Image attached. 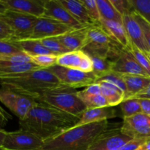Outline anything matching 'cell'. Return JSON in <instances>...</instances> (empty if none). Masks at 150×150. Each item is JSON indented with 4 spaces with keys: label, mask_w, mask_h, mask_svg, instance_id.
<instances>
[{
    "label": "cell",
    "mask_w": 150,
    "mask_h": 150,
    "mask_svg": "<svg viewBox=\"0 0 150 150\" xmlns=\"http://www.w3.org/2000/svg\"><path fill=\"white\" fill-rule=\"evenodd\" d=\"M79 120V117L37 102L27 115L19 120V126L45 141L75 127Z\"/></svg>",
    "instance_id": "1"
},
{
    "label": "cell",
    "mask_w": 150,
    "mask_h": 150,
    "mask_svg": "<svg viewBox=\"0 0 150 150\" xmlns=\"http://www.w3.org/2000/svg\"><path fill=\"white\" fill-rule=\"evenodd\" d=\"M0 86L8 88L35 101L48 91L64 87L49 69L44 68L0 76Z\"/></svg>",
    "instance_id": "2"
},
{
    "label": "cell",
    "mask_w": 150,
    "mask_h": 150,
    "mask_svg": "<svg viewBox=\"0 0 150 150\" xmlns=\"http://www.w3.org/2000/svg\"><path fill=\"white\" fill-rule=\"evenodd\" d=\"M108 127V120L73 127L44 141L39 150H88L95 139Z\"/></svg>",
    "instance_id": "3"
},
{
    "label": "cell",
    "mask_w": 150,
    "mask_h": 150,
    "mask_svg": "<svg viewBox=\"0 0 150 150\" xmlns=\"http://www.w3.org/2000/svg\"><path fill=\"white\" fill-rule=\"evenodd\" d=\"M77 92L76 89L64 86L45 92L36 101L80 118L86 107Z\"/></svg>",
    "instance_id": "4"
},
{
    "label": "cell",
    "mask_w": 150,
    "mask_h": 150,
    "mask_svg": "<svg viewBox=\"0 0 150 150\" xmlns=\"http://www.w3.org/2000/svg\"><path fill=\"white\" fill-rule=\"evenodd\" d=\"M114 42L101 24L90 26L88 29L86 44L81 51L90 57L108 58Z\"/></svg>",
    "instance_id": "5"
},
{
    "label": "cell",
    "mask_w": 150,
    "mask_h": 150,
    "mask_svg": "<svg viewBox=\"0 0 150 150\" xmlns=\"http://www.w3.org/2000/svg\"><path fill=\"white\" fill-rule=\"evenodd\" d=\"M0 18L14 32L13 40L29 39L38 18L26 13L7 10Z\"/></svg>",
    "instance_id": "6"
},
{
    "label": "cell",
    "mask_w": 150,
    "mask_h": 150,
    "mask_svg": "<svg viewBox=\"0 0 150 150\" xmlns=\"http://www.w3.org/2000/svg\"><path fill=\"white\" fill-rule=\"evenodd\" d=\"M49 69L60 83L64 86L71 89L87 87L97 82V78L93 73H85L76 69L66 68L59 65H54Z\"/></svg>",
    "instance_id": "7"
},
{
    "label": "cell",
    "mask_w": 150,
    "mask_h": 150,
    "mask_svg": "<svg viewBox=\"0 0 150 150\" xmlns=\"http://www.w3.org/2000/svg\"><path fill=\"white\" fill-rule=\"evenodd\" d=\"M0 102L19 120H23L37 103L35 100L3 86L0 87Z\"/></svg>",
    "instance_id": "8"
},
{
    "label": "cell",
    "mask_w": 150,
    "mask_h": 150,
    "mask_svg": "<svg viewBox=\"0 0 150 150\" xmlns=\"http://www.w3.org/2000/svg\"><path fill=\"white\" fill-rule=\"evenodd\" d=\"M44 141L27 130L7 132L2 147L11 150H39Z\"/></svg>",
    "instance_id": "9"
},
{
    "label": "cell",
    "mask_w": 150,
    "mask_h": 150,
    "mask_svg": "<svg viewBox=\"0 0 150 150\" xmlns=\"http://www.w3.org/2000/svg\"><path fill=\"white\" fill-rule=\"evenodd\" d=\"M132 139L121 128L107 129L95 139L88 150H120Z\"/></svg>",
    "instance_id": "10"
},
{
    "label": "cell",
    "mask_w": 150,
    "mask_h": 150,
    "mask_svg": "<svg viewBox=\"0 0 150 150\" xmlns=\"http://www.w3.org/2000/svg\"><path fill=\"white\" fill-rule=\"evenodd\" d=\"M70 29H73L54 19L42 16L38 18L29 39L41 40L45 38L58 37Z\"/></svg>",
    "instance_id": "11"
},
{
    "label": "cell",
    "mask_w": 150,
    "mask_h": 150,
    "mask_svg": "<svg viewBox=\"0 0 150 150\" xmlns=\"http://www.w3.org/2000/svg\"><path fill=\"white\" fill-rule=\"evenodd\" d=\"M120 128L123 133L131 139L150 138V116L140 113L123 119Z\"/></svg>",
    "instance_id": "12"
},
{
    "label": "cell",
    "mask_w": 150,
    "mask_h": 150,
    "mask_svg": "<svg viewBox=\"0 0 150 150\" xmlns=\"http://www.w3.org/2000/svg\"><path fill=\"white\" fill-rule=\"evenodd\" d=\"M112 71L120 74H132L148 76L127 48L122 47L112 59Z\"/></svg>",
    "instance_id": "13"
},
{
    "label": "cell",
    "mask_w": 150,
    "mask_h": 150,
    "mask_svg": "<svg viewBox=\"0 0 150 150\" xmlns=\"http://www.w3.org/2000/svg\"><path fill=\"white\" fill-rule=\"evenodd\" d=\"M43 17L54 19L70 29H81L85 27L78 22L67 9L61 4L59 0H47L45 3V11Z\"/></svg>",
    "instance_id": "14"
},
{
    "label": "cell",
    "mask_w": 150,
    "mask_h": 150,
    "mask_svg": "<svg viewBox=\"0 0 150 150\" xmlns=\"http://www.w3.org/2000/svg\"><path fill=\"white\" fill-rule=\"evenodd\" d=\"M57 65L79 70L85 73H92V62L90 57L83 51H70L58 56Z\"/></svg>",
    "instance_id": "15"
},
{
    "label": "cell",
    "mask_w": 150,
    "mask_h": 150,
    "mask_svg": "<svg viewBox=\"0 0 150 150\" xmlns=\"http://www.w3.org/2000/svg\"><path fill=\"white\" fill-rule=\"evenodd\" d=\"M122 24L130 42L144 52L149 54L150 50L145 40L142 27L133 14L122 16Z\"/></svg>",
    "instance_id": "16"
},
{
    "label": "cell",
    "mask_w": 150,
    "mask_h": 150,
    "mask_svg": "<svg viewBox=\"0 0 150 150\" xmlns=\"http://www.w3.org/2000/svg\"><path fill=\"white\" fill-rule=\"evenodd\" d=\"M8 10L31 15L37 18L43 16L45 11L44 0H1Z\"/></svg>",
    "instance_id": "17"
},
{
    "label": "cell",
    "mask_w": 150,
    "mask_h": 150,
    "mask_svg": "<svg viewBox=\"0 0 150 150\" xmlns=\"http://www.w3.org/2000/svg\"><path fill=\"white\" fill-rule=\"evenodd\" d=\"M90 26L81 29H70L66 33L57 37L63 45L70 51H81L87 38L88 29Z\"/></svg>",
    "instance_id": "18"
},
{
    "label": "cell",
    "mask_w": 150,
    "mask_h": 150,
    "mask_svg": "<svg viewBox=\"0 0 150 150\" xmlns=\"http://www.w3.org/2000/svg\"><path fill=\"white\" fill-rule=\"evenodd\" d=\"M115 117L116 111L111 107L86 108L75 127L106 121L108 119L114 118Z\"/></svg>",
    "instance_id": "19"
},
{
    "label": "cell",
    "mask_w": 150,
    "mask_h": 150,
    "mask_svg": "<svg viewBox=\"0 0 150 150\" xmlns=\"http://www.w3.org/2000/svg\"><path fill=\"white\" fill-rule=\"evenodd\" d=\"M61 4L65 7L71 16L83 26L98 25L95 23L88 13L86 7L81 1L77 0H59Z\"/></svg>",
    "instance_id": "20"
},
{
    "label": "cell",
    "mask_w": 150,
    "mask_h": 150,
    "mask_svg": "<svg viewBox=\"0 0 150 150\" xmlns=\"http://www.w3.org/2000/svg\"><path fill=\"white\" fill-rule=\"evenodd\" d=\"M100 23L105 32L113 40L125 48L130 46V41L122 23L101 19Z\"/></svg>",
    "instance_id": "21"
},
{
    "label": "cell",
    "mask_w": 150,
    "mask_h": 150,
    "mask_svg": "<svg viewBox=\"0 0 150 150\" xmlns=\"http://www.w3.org/2000/svg\"><path fill=\"white\" fill-rule=\"evenodd\" d=\"M126 86L125 99H129L142 92L150 83L149 76L139 75L122 74Z\"/></svg>",
    "instance_id": "22"
},
{
    "label": "cell",
    "mask_w": 150,
    "mask_h": 150,
    "mask_svg": "<svg viewBox=\"0 0 150 150\" xmlns=\"http://www.w3.org/2000/svg\"><path fill=\"white\" fill-rule=\"evenodd\" d=\"M101 88V95L106 99L109 107L120 105L125 98V95L119 87L108 81L98 82Z\"/></svg>",
    "instance_id": "23"
},
{
    "label": "cell",
    "mask_w": 150,
    "mask_h": 150,
    "mask_svg": "<svg viewBox=\"0 0 150 150\" xmlns=\"http://www.w3.org/2000/svg\"><path fill=\"white\" fill-rule=\"evenodd\" d=\"M16 45L19 47L23 52L26 53L29 56L45 55V54H52L44 47L40 40H37L26 39L21 40H13ZM54 55V54H53Z\"/></svg>",
    "instance_id": "24"
},
{
    "label": "cell",
    "mask_w": 150,
    "mask_h": 150,
    "mask_svg": "<svg viewBox=\"0 0 150 150\" xmlns=\"http://www.w3.org/2000/svg\"><path fill=\"white\" fill-rule=\"evenodd\" d=\"M90 58L92 62V73L97 78V81L112 72L113 62L108 58L100 57H91Z\"/></svg>",
    "instance_id": "25"
},
{
    "label": "cell",
    "mask_w": 150,
    "mask_h": 150,
    "mask_svg": "<svg viewBox=\"0 0 150 150\" xmlns=\"http://www.w3.org/2000/svg\"><path fill=\"white\" fill-rule=\"evenodd\" d=\"M101 19L122 23V16L120 14L110 0H96Z\"/></svg>",
    "instance_id": "26"
},
{
    "label": "cell",
    "mask_w": 150,
    "mask_h": 150,
    "mask_svg": "<svg viewBox=\"0 0 150 150\" xmlns=\"http://www.w3.org/2000/svg\"><path fill=\"white\" fill-rule=\"evenodd\" d=\"M77 95L86 105V108L109 107L106 99L101 94L100 95H89V94L83 93L82 91H78Z\"/></svg>",
    "instance_id": "27"
},
{
    "label": "cell",
    "mask_w": 150,
    "mask_h": 150,
    "mask_svg": "<svg viewBox=\"0 0 150 150\" xmlns=\"http://www.w3.org/2000/svg\"><path fill=\"white\" fill-rule=\"evenodd\" d=\"M132 55L134 57L136 61L138 62L141 67L144 69L148 76L150 77V57L149 54L146 52H144L142 50L138 48L136 45H133L130 42V46L127 48Z\"/></svg>",
    "instance_id": "28"
},
{
    "label": "cell",
    "mask_w": 150,
    "mask_h": 150,
    "mask_svg": "<svg viewBox=\"0 0 150 150\" xmlns=\"http://www.w3.org/2000/svg\"><path fill=\"white\" fill-rule=\"evenodd\" d=\"M120 105L122 113L123 119L129 118L142 113V108L138 99H134V98L125 99L122 102Z\"/></svg>",
    "instance_id": "29"
},
{
    "label": "cell",
    "mask_w": 150,
    "mask_h": 150,
    "mask_svg": "<svg viewBox=\"0 0 150 150\" xmlns=\"http://www.w3.org/2000/svg\"><path fill=\"white\" fill-rule=\"evenodd\" d=\"M40 42L48 51L57 57L65 53L70 52V51L62 44L57 37L42 39L41 40Z\"/></svg>",
    "instance_id": "30"
},
{
    "label": "cell",
    "mask_w": 150,
    "mask_h": 150,
    "mask_svg": "<svg viewBox=\"0 0 150 150\" xmlns=\"http://www.w3.org/2000/svg\"><path fill=\"white\" fill-rule=\"evenodd\" d=\"M32 62L41 68L48 69L57 65V56L53 54H45V55L30 56Z\"/></svg>",
    "instance_id": "31"
},
{
    "label": "cell",
    "mask_w": 150,
    "mask_h": 150,
    "mask_svg": "<svg viewBox=\"0 0 150 150\" xmlns=\"http://www.w3.org/2000/svg\"><path fill=\"white\" fill-rule=\"evenodd\" d=\"M134 10L150 24V0H132Z\"/></svg>",
    "instance_id": "32"
},
{
    "label": "cell",
    "mask_w": 150,
    "mask_h": 150,
    "mask_svg": "<svg viewBox=\"0 0 150 150\" xmlns=\"http://www.w3.org/2000/svg\"><path fill=\"white\" fill-rule=\"evenodd\" d=\"M100 81H108L113 83V84H114L115 86H117V87L120 88V89L124 92L125 95L126 86L125 84L124 79H123L122 78V75L120 74V73L112 71L111 72V73H108V74H107L106 76H104V77L99 79V80L97 81V83Z\"/></svg>",
    "instance_id": "33"
},
{
    "label": "cell",
    "mask_w": 150,
    "mask_h": 150,
    "mask_svg": "<svg viewBox=\"0 0 150 150\" xmlns=\"http://www.w3.org/2000/svg\"><path fill=\"white\" fill-rule=\"evenodd\" d=\"M81 1L95 23L96 24L100 25L101 17L96 0H82Z\"/></svg>",
    "instance_id": "34"
},
{
    "label": "cell",
    "mask_w": 150,
    "mask_h": 150,
    "mask_svg": "<svg viewBox=\"0 0 150 150\" xmlns=\"http://www.w3.org/2000/svg\"><path fill=\"white\" fill-rule=\"evenodd\" d=\"M20 53H23V51L19 48L13 40L0 39V54L10 55Z\"/></svg>",
    "instance_id": "35"
},
{
    "label": "cell",
    "mask_w": 150,
    "mask_h": 150,
    "mask_svg": "<svg viewBox=\"0 0 150 150\" xmlns=\"http://www.w3.org/2000/svg\"><path fill=\"white\" fill-rule=\"evenodd\" d=\"M110 1L122 16L132 14L134 11L132 0H110Z\"/></svg>",
    "instance_id": "36"
},
{
    "label": "cell",
    "mask_w": 150,
    "mask_h": 150,
    "mask_svg": "<svg viewBox=\"0 0 150 150\" xmlns=\"http://www.w3.org/2000/svg\"><path fill=\"white\" fill-rule=\"evenodd\" d=\"M133 16H134V18H136V20L137 21L138 23H139V25L142 27V31H143L144 35L145 40L146 41V43H147L148 46L150 50V24L149 23L146 21L143 18L141 17L136 11L133 12Z\"/></svg>",
    "instance_id": "37"
},
{
    "label": "cell",
    "mask_w": 150,
    "mask_h": 150,
    "mask_svg": "<svg viewBox=\"0 0 150 150\" xmlns=\"http://www.w3.org/2000/svg\"><path fill=\"white\" fill-rule=\"evenodd\" d=\"M0 39L13 40L14 32L8 24L0 18Z\"/></svg>",
    "instance_id": "38"
},
{
    "label": "cell",
    "mask_w": 150,
    "mask_h": 150,
    "mask_svg": "<svg viewBox=\"0 0 150 150\" xmlns=\"http://www.w3.org/2000/svg\"><path fill=\"white\" fill-rule=\"evenodd\" d=\"M149 138H143V139H133L131 141L126 144L120 150H137L143 144L146 142Z\"/></svg>",
    "instance_id": "39"
},
{
    "label": "cell",
    "mask_w": 150,
    "mask_h": 150,
    "mask_svg": "<svg viewBox=\"0 0 150 150\" xmlns=\"http://www.w3.org/2000/svg\"><path fill=\"white\" fill-rule=\"evenodd\" d=\"M83 93L89 94V95H100L101 94V88L99 83H95L92 85H89L87 87L84 88L81 90Z\"/></svg>",
    "instance_id": "40"
},
{
    "label": "cell",
    "mask_w": 150,
    "mask_h": 150,
    "mask_svg": "<svg viewBox=\"0 0 150 150\" xmlns=\"http://www.w3.org/2000/svg\"><path fill=\"white\" fill-rule=\"evenodd\" d=\"M142 108V112L146 115L150 116V100L149 99H138Z\"/></svg>",
    "instance_id": "41"
},
{
    "label": "cell",
    "mask_w": 150,
    "mask_h": 150,
    "mask_svg": "<svg viewBox=\"0 0 150 150\" xmlns=\"http://www.w3.org/2000/svg\"><path fill=\"white\" fill-rule=\"evenodd\" d=\"M12 117L10 114L7 112L0 105V125H5L10 120H11Z\"/></svg>",
    "instance_id": "42"
},
{
    "label": "cell",
    "mask_w": 150,
    "mask_h": 150,
    "mask_svg": "<svg viewBox=\"0 0 150 150\" xmlns=\"http://www.w3.org/2000/svg\"><path fill=\"white\" fill-rule=\"evenodd\" d=\"M131 98L134 99H149L150 100V83L144 89L142 92H139L136 95ZM130 99V98H129Z\"/></svg>",
    "instance_id": "43"
},
{
    "label": "cell",
    "mask_w": 150,
    "mask_h": 150,
    "mask_svg": "<svg viewBox=\"0 0 150 150\" xmlns=\"http://www.w3.org/2000/svg\"><path fill=\"white\" fill-rule=\"evenodd\" d=\"M7 133V132L6 130H4V129L0 128V147H2L3 146V144H4Z\"/></svg>",
    "instance_id": "44"
},
{
    "label": "cell",
    "mask_w": 150,
    "mask_h": 150,
    "mask_svg": "<svg viewBox=\"0 0 150 150\" xmlns=\"http://www.w3.org/2000/svg\"><path fill=\"white\" fill-rule=\"evenodd\" d=\"M137 150H150V138H149L146 142L143 144Z\"/></svg>",
    "instance_id": "45"
},
{
    "label": "cell",
    "mask_w": 150,
    "mask_h": 150,
    "mask_svg": "<svg viewBox=\"0 0 150 150\" xmlns=\"http://www.w3.org/2000/svg\"><path fill=\"white\" fill-rule=\"evenodd\" d=\"M7 10H8V9L6 7L5 4L1 1V0H0V15H2L3 13H5Z\"/></svg>",
    "instance_id": "46"
},
{
    "label": "cell",
    "mask_w": 150,
    "mask_h": 150,
    "mask_svg": "<svg viewBox=\"0 0 150 150\" xmlns=\"http://www.w3.org/2000/svg\"><path fill=\"white\" fill-rule=\"evenodd\" d=\"M0 150H11V149H5V148H4V147H0Z\"/></svg>",
    "instance_id": "47"
},
{
    "label": "cell",
    "mask_w": 150,
    "mask_h": 150,
    "mask_svg": "<svg viewBox=\"0 0 150 150\" xmlns=\"http://www.w3.org/2000/svg\"><path fill=\"white\" fill-rule=\"evenodd\" d=\"M149 57H150V53L149 54Z\"/></svg>",
    "instance_id": "48"
}]
</instances>
